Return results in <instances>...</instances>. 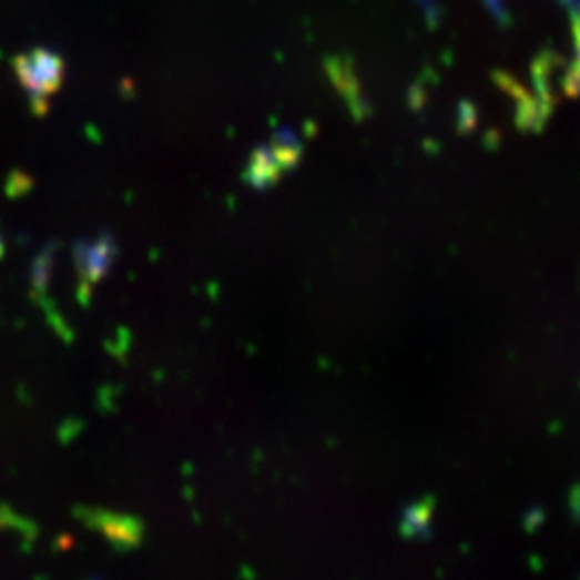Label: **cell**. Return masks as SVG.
<instances>
[{
    "label": "cell",
    "mask_w": 580,
    "mask_h": 580,
    "mask_svg": "<svg viewBox=\"0 0 580 580\" xmlns=\"http://www.w3.org/2000/svg\"><path fill=\"white\" fill-rule=\"evenodd\" d=\"M13 71L27 91L31 110L37 116H43L63 87L65 61L52 50L34 48L13 59Z\"/></svg>",
    "instance_id": "1"
},
{
    "label": "cell",
    "mask_w": 580,
    "mask_h": 580,
    "mask_svg": "<svg viewBox=\"0 0 580 580\" xmlns=\"http://www.w3.org/2000/svg\"><path fill=\"white\" fill-rule=\"evenodd\" d=\"M116 254V243L110 235L95 241H80L75 245V265L82 279V288L100 282L105 272L112 267Z\"/></svg>",
    "instance_id": "2"
},
{
    "label": "cell",
    "mask_w": 580,
    "mask_h": 580,
    "mask_svg": "<svg viewBox=\"0 0 580 580\" xmlns=\"http://www.w3.org/2000/svg\"><path fill=\"white\" fill-rule=\"evenodd\" d=\"M91 522L98 525L112 542L123 545V547L138 545V540L142 536V525L130 516L93 512L91 513Z\"/></svg>",
    "instance_id": "3"
},
{
    "label": "cell",
    "mask_w": 580,
    "mask_h": 580,
    "mask_svg": "<svg viewBox=\"0 0 580 580\" xmlns=\"http://www.w3.org/2000/svg\"><path fill=\"white\" fill-rule=\"evenodd\" d=\"M279 172H282V169H279V164L275 162L274 153H272V149L267 146V149H258V151H254V155H252V162H250V171H247V181L252 183V185H269V183H274L275 179L279 176Z\"/></svg>",
    "instance_id": "4"
},
{
    "label": "cell",
    "mask_w": 580,
    "mask_h": 580,
    "mask_svg": "<svg viewBox=\"0 0 580 580\" xmlns=\"http://www.w3.org/2000/svg\"><path fill=\"white\" fill-rule=\"evenodd\" d=\"M272 153H274L275 162L279 164V169H288L293 164H297L299 155H302V142L299 138L295 136L293 132H279L275 134L274 142H272Z\"/></svg>",
    "instance_id": "5"
},
{
    "label": "cell",
    "mask_w": 580,
    "mask_h": 580,
    "mask_svg": "<svg viewBox=\"0 0 580 580\" xmlns=\"http://www.w3.org/2000/svg\"><path fill=\"white\" fill-rule=\"evenodd\" d=\"M572 37H574V59L572 63L566 69V78H563V87L570 95H579L580 93V18L572 20Z\"/></svg>",
    "instance_id": "6"
},
{
    "label": "cell",
    "mask_w": 580,
    "mask_h": 580,
    "mask_svg": "<svg viewBox=\"0 0 580 580\" xmlns=\"http://www.w3.org/2000/svg\"><path fill=\"white\" fill-rule=\"evenodd\" d=\"M488 11L492 13V18L499 22V24H508L510 20V13H508V4L506 0H484Z\"/></svg>",
    "instance_id": "7"
},
{
    "label": "cell",
    "mask_w": 580,
    "mask_h": 580,
    "mask_svg": "<svg viewBox=\"0 0 580 580\" xmlns=\"http://www.w3.org/2000/svg\"><path fill=\"white\" fill-rule=\"evenodd\" d=\"M417 4L421 7V13L426 16L428 24H430V27H437V24H439V16H441L437 0H417Z\"/></svg>",
    "instance_id": "8"
},
{
    "label": "cell",
    "mask_w": 580,
    "mask_h": 580,
    "mask_svg": "<svg viewBox=\"0 0 580 580\" xmlns=\"http://www.w3.org/2000/svg\"><path fill=\"white\" fill-rule=\"evenodd\" d=\"M2 252H4V243H2V237H0V256H2Z\"/></svg>",
    "instance_id": "9"
}]
</instances>
